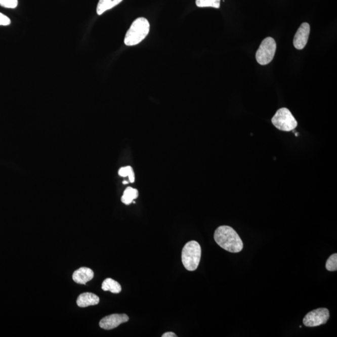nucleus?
<instances>
[{
	"instance_id": "1",
	"label": "nucleus",
	"mask_w": 337,
	"mask_h": 337,
	"mask_svg": "<svg viewBox=\"0 0 337 337\" xmlns=\"http://www.w3.org/2000/svg\"><path fill=\"white\" fill-rule=\"evenodd\" d=\"M215 240L224 250L232 253L241 252L243 243L239 235L231 227L222 226L216 230Z\"/></svg>"
},
{
	"instance_id": "2",
	"label": "nucleus",
	"mask_w": 337,
	"mask_h": 337,
	"mask_svg": "<svg viewBox=\"0 0 337 337\" xmlns=\"http://www.w3.org/2000/svg\"><path fill=\"white\" fill-rule=\"evenodd\" d=\"M149 29L150 24L146 18L141 17L136 19L125 34L124 44L131 47L140 44L148 36Z\"/></svg>"
},
{
	"instance_id": "3",
	"label": "nucleus",
	"mask_w": 337,
	"mask_h": 337,
	"mask_svg": "<svg viewBox=\"0 0 337 337\" xmlns=\"http://www.w3.org/2000/svg\"><path fill=\"white\" fill-rule=\"evenodd\" d=\"M201 258V247L195 240L187 242L182 251V262L186 269L194 271L199 266Z\"/></svg>"
},
{
	"instance_id": "4",
	"label": "nucleus",
	"mask_w": 337,
	"mask_h": 337,
	"mask_svg": "<svg viewBox=\"0 0 337 337\" xmlns=\"http://www.w3.org/2000/svg\"><path fill=\"white\" fill-rule=\"evenodd\" d=\"M272 122L277 129L286 132L296 129L298 124L289 109L285 108H280L276 112L272 118Z\"/></svg>"
},
{
	"instance_id": "5",
	"label": "nucleus",
	"mask_w": 337,
	"mask_h": 337,
	"mask_svg": "<svg viewBox=\"0 0 337 337\" xmlns=\"http://www.w3.org/2000/svg\"><path fill=\"white\" fill-rule=\"evenodd\" d=\"M277 45L274 38L267 37L262 41L257 51L256 60L261 65H268L274 59Z\"/></svg>"
},
{
	"instance_id": "6",
	"label": "nucleus",
	"mask_w": 337,
	"mask_h": 337,
	"mask_svg": "<svg viewBox=\"0 0 337 337\" xmlns=\"http://www.w3.org/2000/svg\"><path fill=\"white\" fill-rule=\"evenodd\" d=\"M329 318L330 313L327 309H317L308 313L304 317L303 323L306 327H317L327 323Z\"/></svg>"
},
{
	"instance_id": "7",
	"label": "nucleus",
	"mask_w": 337,
	"mask_h": 337,
	"mask_svg": "<svg viewBox=\"0 0 337 337\" xmlns=\"http://www.w3.org/2000/svg\"><path fill=\"white\" fill-rule=\"evenodd\" d=\"M128 321H129V317L127 314H112L102 318L100 326L104 330H112Z\"/></svg>"
},
{
	"instance_id": "8",
	"label": "nucleus",
	"mask_w": 337,
	"mask_h": 337,
	"mask_svg": "<svg viewBox=\"0 0 337 337\" xmlns=\"http://www.w3.org/2000/svg\"><path fill=\"white\" fill-rule=\"evenodd\" d=\"M310 27L309 23H303L300 26L293 38V46L296 49L303 50L308 42Z\"/></svg>"
},
{
	"instance_id": "9",
	"label": "nucleus",
	"mask_w": 337,
	"mask_h": 337,
	"mask_svg": "<svg viewBox=\"0 0 337 337\" xmlns=\"http://www.w3.org/2000/svg\"><path fill=\"white\" fill-rule=\"evenodd\" d=\"M94 277V272L92 269L88 267H81L73 273V279L78 284L85 285Z\"/></svg>"
},
{
	"instance_id": "10",
	"label": "nucleus",
	"mask_w": 337,
	"mask_h": 337,
	"mask_svg": "<svg viewBox=\"0 0 337 337\" xmlns=\"http://www.w3.org/2000/svg\"><path fill=\"white\" fill-rule=\"evenodd\" d=\"M100 302L99 297L93 293L87 292L81 294L77 299L76 303L79 307H87L96 306Z\"/></svg>"
},
{
	"instance_id": "11",
	"label": "nucleus",
	"mask_w": 337,
	"mask_h": 337,
	"mask_svg": "<svg viewBox=\"0 0 337 337\" xmlns=\"http://www.w3.org/2000/svg\"><path fill=\"white\" fill-rule=\"evenodd\" d=\"M122 1V0H100L98 2L97 9H96L97 14L98 15L103 14L107 10L112 9Z\"/></svg>"
},
{
	"instance_id": "12",
	"label": "nucleus",
	"mask_w": 337,
	"mask_h": 337,
	"mask_svg": "<svg viewBox=\"0 0 337 337\" xmlns=\"http://www.w3.org/2000/svg\"><path fill=\"white\" fill-rule=\"evenodd\" d=\"M101 288L104 291H109L113 293H119L122 290L121 285L111 278H108L104 280Z\"/></svg>"
},
{
	"instance_id": "13",
	"label": "nucleus",
	"mask_w": 337,
	"mask_h": 337,
	"mask_svg": "<svg viewBox=\"0 0 337 337\" xmlns=\"http://www.w3.org/2000/svg\"><path fill=\"white\" fill-rule=\"evenodd\" d=\"M139 192L137 189L129 187L125 189L121 197V201L125 205H130L133 202L134 200L137 199Z\"/></svg>"
},
{
	"instance_id": "14",
	"label": "nucleus",
	"mask_w": 337,
	"mask_h": 337,
	"mask_svg": "<svg viewBox=\"0 0 337 337\" xmlns=\"http://www.w3.org/2000/svg\"><path fill=\"white\" fill-rule=\"evenodd\" d=\"M221 0H196L197 7L200 8L213 7L215 9L220 8Z\"/></svg>"
},
{
	"instance_id": "15",
	"label": "nucleus",
	"mask_w": 337,
	"mask_h": 337,
	"mask_svg": "<svg viewBox=\"0 0 337 337\" xmlns=\"http://www.w3.org/2000/svg\"><path fill=\"white\" fill-rule=\"evenodd\" d=\"M118 174L121 177H129L130 183H135V173H134L132 167L127 166L121 167L119 170Z\"/></svg>"
},
{
	"instance_id": "16",
	"label": "nucleus",
	"mask_w": 337,
	"mask_h": 337,
	"mask_svg": "<svg viewBox=\"0 0 337 337\" xmlns=\"http://www.w3.org/2000/svg\"><path fill=\"white\" fill-rule=\"evenodd\" d=\"M326 269L328 271H336L337 270V254H333L326 262Z\"/></svg>"
},
{
	"instance_id": "17",
	"label": "nucleus",
	"mask_w": 337,
	"mask_h": 337,
	"mask_svg": "<svg viewBox=\"0 0 337 337\" xmlns=\"http://www.w3.org/2000/svg\"><path fill=\"white\" fill-rule=\"evenodd\" d=\"M18 4V0H0V5L7 9H15Z\"/></svg>"
},
{
	"instance_id": "18",
	"label": "nucleus",
	"mask_w": 337,
	"mask_h": 337,
	"mask_svg": "<svg viewBox=\"0 0 337 337\" xmlns=\"http://www.w3.org/2000/svg\"><path fill=\"white\" fill-rule=\"evenodd\" d=\"M10 19L7 17L6 15L2 14V13H0V25L8 26L10 25Z\"/></svg>"
},
{
	"instance_id": "19",
	"label": "nucleus",
	"mask_w": 337,
	"mask_h": 337,
	"mask_svg": "<svg viewBox=\"0 0 337 337\" xmlns=\"http://www.w3.org/2000/svg\"><path fill=\"white\" fill-rule=\"evenodd\" d=\"M162 336V337H176V336H177V335H176L175 333L171 332V331H170V332H166V333H165L163 334Z\"/></svg>"
},
{
	"instance_id": "20",
	"label": "nucleus",
	"mask_w": 337,
	"mask_h": 337,
	"mask_svg": "<svg viewBox=\"0 0 337 337\" xmlns=\"http://www.w3.org/2000/svg\"><path fill=\"white\" fill-rule=\"evenodd\" d=\"M122 183L124 184H128V181H123V182H122Z\"/></svg>"
}]
</instances>
